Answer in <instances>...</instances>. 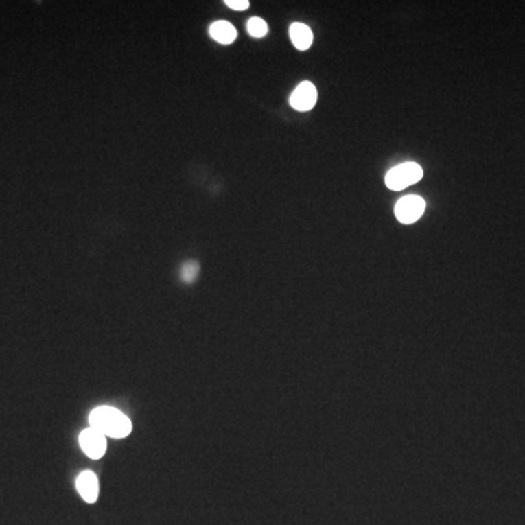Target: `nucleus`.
<instances>
[{
    "label": "nucleus",
    "mask_w": 525,
    "mask_h": 525,
    "mask_svg": "<svg viewBox=\"0 0 525 525\" xmlns=\"http://www.w3.org/2000/svg\"><path fill=\"white\" fill-rule=\"evenodd\" d=\"M91 428L100 430L105 436L115 439L126 438L132 432V422L124 413L114 407L102 406L93 410L89 416Z\"/></svg>",
    "instance_id": "nucleus-1"
},
{
    "label": "nucleus",
    "mask_w": 525,
    "mask_h": 525,
    "mask_svg": "<svg viewBox=\"0 0 525 525\" xmlns=\"http://www.w3.org/2000/svg\"><path fill=\"white\" fill-rule=\"evenodd\" d=\"M423 170L415 162H406L399 167H394L385 175V184L390 190L401 191L406 187L413 185L422 180Z\"/></svg>",
    "instance_id": "nucleus-2"
},
{
    "label": "nucleus",
    "mask_w": 525,
    "mask_h": 525,
    "mask_svg": "<svg viewBox=\"0 0 525 525\" xmlns=\"http://www.w3.org/2000/svg\"><path fill=\"white\" fill-rule=\"evenodd\" d=\"M425 200L420 196H406L395 205V216L401 224L410 225L425 213Z\"/></svg>",
    "instance_id": "nucleus-3"
},
{
    "label": "nucleus",
    "mask_w": 525,
    "mask_h": 525,
    "mask_svg": "<svg viewBox=\"0 0 525 525\" xmlns=\"http://www.w3.org/2000/svg\"><path fill=\"white\" fill-rule=\"evenodd\" d=\"M79 443L84 452L92 460H100L107 450V439L100 430L88 428L79 436Z\"/></svg>",
    "instance_id": "nucleus-4"
},
{
    "label": "nucleus",
    "mask_w": 525,
    "mask_h": 525,
    "mask_svg": "<svg viewBox=\"0 0 525 525\" xmlns=\"http://www.w3.org/2000/svg\"><path fill=\"white\" fill-rule=\"evenodd\" d=\"M289 102L296 111H310L317 102V89L311 82H302L290 95Z\"/></svg>",
    "instance_id": "nucleus-5"
},
{
    "label": "nucleus",
    "mask_w": 525,
    "mask_h": 525,
    "mask_svg": "<svg viewBox=\"0 0 525 525\" xmlns=\"http://www.w3.org/2000/svg\"><path fill=\"white\" fill-rule=\"evenodd\" d=\"M76 487L80 496L86 500L88 504H93L98 499V492H100V486H98V478L92 471H84L79 474L78 480H76Z\"/></svg>",
    "instance_id": "nucleus-6"
},
{
    "label": "nucleus",
    "mask_w": 525,
    "mask_h": 525,
    "mask_svg": "<svg viewBox=\"0 0 525 525\" xmlns=\"http://www.w3.org/2000/svg\"><path fill=\"white\" fill-rule=\"evenodd\" d=\"M289 35H290L292 43H294V45L301 51L308 50L314 40V35L310 27H307L305 23H301V22L292 23L289 28Z\"/></svg>",
    "instance_id": "nucleus-7"
},
{
    "label": "nucleus",
    "mask_w": 525,
    "mask_h": 525,
    "mask_svg": "<svg viewBox=\"0 0 525 525\" xmlns=\"http://www.w3.org/2000/svg\"><path fill=\"white\" fill-rule=\"evenodd\" d=\"M209 31L210 35H212V38L220 44H231L237 38V30L233 28L232 23L226 21H218L212 23V27H210Z\"/></svg>",
    "instance_id": "nucleus-8"
},
{
    "label": "nucleus",
    "mask_w": 525,
    "mask_h": 525,
    "mask_svg": "<svg viewBox=\"0 0 525 525\" xmlns=\"http://www.w3.org/2000/svg\"><path fill=\"white\" fill-rule=\"evenodd\" d=\"M247 28H248V32H250L251 37H255V38L264 37L268 31L267 23L261 18H251L247 23Z\"/></svg>",
    "instance_id": "nucleus-9"
},
{
    "label": "nucleus",
    "mask_w": 525,
    "mask_h": 525,
    "mask_svg": "<svg viewBox=\"0 0 525 525\" xmlns=\"http://www.w3.org/2000/svg\"><path fill=\"white\" fill-rule=\"evenodd\" d=\"M197 275H198V263L196 261H189L181 267V280L185 283L194 282Z\"/></svg>",
    "instance_id": "nucleus-10"
},
{
    "label": "nucleus",
    "mask_w": 525,
    "mask_h": 525,
    "mask_svg": "<svg viewBox=\"0 0 525 525\" xmlns=\"http://www.w3.org/2000/svg\"><path fill=\"white\" fill-rule=\"evenodd\" d=\"M226 6H229L233 10H245L248 9L250 2L248 0H226Z\"/></svg>",
    "instance_id": "nucleus-11"
}]
</instances>
